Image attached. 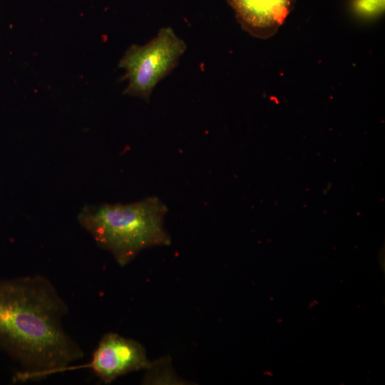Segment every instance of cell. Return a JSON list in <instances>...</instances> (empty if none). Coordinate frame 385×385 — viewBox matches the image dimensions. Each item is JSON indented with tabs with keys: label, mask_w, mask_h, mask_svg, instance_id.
I'll return each mask as SVG.
<instances>
[{
	"label": "cell",
	"mask_w": 385,
	"mask_h": 385,
	"mask_svg": "<svg viewBox=\"0 0 385 385\" xmlns=\"http://www.w3.org/2000/svg\"><path fill=\"white\" fill-rule=\"evenodd\" d=\"M354 7L362 16H374L384 10V0H354Z\"/></svg>",
	"instance_id": "8992f818"
},
{
	"label": "cell",
	"mask_w": 385,
	"mask_h": 385,
	"mask_svg": "<svg viewBox=\"0 0 385 385\" xmlns=\"http://www.w3.org/2000/svg\"><path fill=\"white\" fill-rule=\"evenodd\" d=\"M67 311L64 300L43 276L0 279V349L21 366L17 381L63 372L83 357L63 328Z\"/></svg>",
	"instance_id": "6da1fadb"
},
{
	"label": "cell",
	"mask_w": 385,
	"mask_h": 385,
	"mask_svg": "<svg viewBox=\"0 0 385 385\" xmlns=\"http://www.w3.org/2000/svg\"><path fill=\"white\" fill-rule=\"evenodd\" d=\"M152 365L141 344L108 332L100 340L88 363L69 366L64 371L89 368L103 383L110 384L119 376L150 369Z\"/></svg>",
	"instance_id": "277c9868"
},
{
	"label": "cell",
	"mask_w": 385,
	"mask_h": 385,
	"mask_svg": "<svg viewBox=\"0 0 385 385\" xmlns=\"http://www.w3.org/2000/svg\"><path fill=\"white\" fill-rule=\"evenodd\" d=\"M297 0H228L241 26L255 37L272 36Z\"/></svg>",
	"instance_id": "5b68a950"
},
{
	"label": "cell",
	"mask_w": 385,
	"mask_h": 385,
	"mask_svg": "<svg viewBox=\"0 0 385 385\" xmlns=\"http://www.w3.org/2000/svg\"><path fill=\"white\" fill-rule=\"evenodd\" d=\"M185 50V42L170 27L161 28L143 46L132 45L118 65L128 79L124 93L148 101L155 86L176 66Z\"/></svg>",
	"instance_id": "3957f363"
},
{
	"label": "cell",
	"mask_w": 385,
	"mask_h": 385,
	"mask_svg": "<svg viewBox=\"0 0 385 385\" xmlns=\"http://www.w3.org/2000/svg\"><path fill=\"white\" fill-rule=\"evenodd\" d=\"M166 212L159 198L149 197L129 204L87 205L78 221L98 246L124 266L145 248L170 243L164 227Z\"/></svg>",
	"instance_id": "7a4b0ae2"
}]
</instances>
